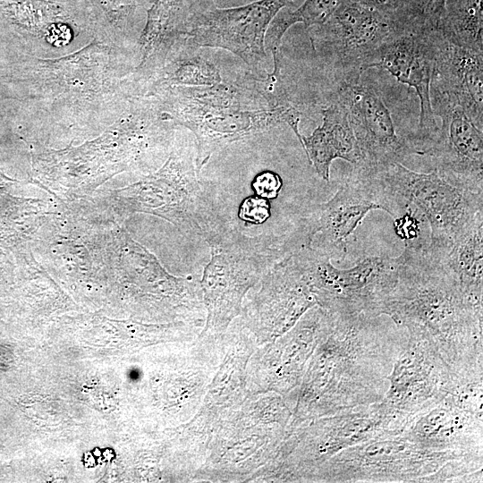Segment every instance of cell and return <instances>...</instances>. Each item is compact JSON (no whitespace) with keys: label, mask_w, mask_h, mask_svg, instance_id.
<instances>
[{"label":"cell","mask_w":483,"mask_h":483,"mask_svg":"<svg viewBox=\"0 0 483 483\" xmlns=\"http://www.w3.org/2000/svg\"><path fill=\"white\" fill-rule=\"evenodd\" d=\"M379 318L333 315L332 328L315 349L299 387L284 398L292 410L288 428L384 399L408 333Z\"/></svg>","instance_id":"obj_1"},{"label":"cell","mask_w":483,"mask_h":483,"mask_svg":"<svg viewBox=\"0 0 483 483\" xmlns=\"http://www.w3.org/2000/svg\"><path fill=\"white\" fill-rule=\"evenodd\" d=\"M426 244L405 245L381 315L424 332L458 380L483 378V308L473 304Z\"/></svg>","instance_id":"obj_2"},{"label":"cell","mask_w":483,"mask_h":483,"mask_svg":"<svg viewBox=\"0 0 483 483\" xmlns=\"http://www.w3.org/2000/svg\"><path fill=\"white\" fill-rule=\"evenodd\" d=\"M261 96L256 97H259ZM172 121L195 136L199 173L212 155L233 142L286 123L302 146V113L293 105L271 108L255 105L253 93L220 82L213 86L174 87L152 97Z\"/></svg>","instance_id":"obj_3"},{"label":"cell","mask_w":483,"mask_h":483,"mask_svg":"<svg viewBox=\"0 0 483 483\" xmlns=\"http://www.w3.org/2000/svg\"><path fill=\"white\" fill-rule=\"evenodd\" d=\"M308 241L301 221L282 235L249 236L234 226L209 245L210 259L199 280L206 318L198 337L219 340L240 316L247 293L275 263Z\"/></svg>","instance_id":"obj_4"},{"label":"cell","mask_w":483,"mask_h":483,"mask_svg":"<svg viewBox=\"0 0 483 483\" xmlns=\"http://www.w3.org/2000/svg\"><path fill=\"white\" fill-rule=\"evenodd\" d=\"M412 419L381 401L302 422L287 428L273 458L249 482H308L321 464L339 452L399 436Z\"/></svg>","instance_id":"obj_5"},{"label":"cell","mask_w":483,"mask_h":483,"mask_svg":"<svg viewBox=\"0 0 483 483\" xmlns=\"http://www.w3.org/2000/svg\"><path fill=\"white\" fill-rule=\"evenodd\" d=\"M376 182L393 218L411 207L430 227L427 247L445 250L464 235L483 211V192L474 191L435 168L419 173L393 162L364 170Z\"/></svg>","instance_id":"obj_6"},{"label":"cell","mask_w":483,"mask_h":483,"mask_svg":"<svg viewBox=\"0 0 483 483\" xmlns=\"http://www.w3.org/2000/svg\"><path fill=\"white\" fill-rule=\"evenodd\" d=\"M140 204L190 238L216 243L234 225L216 188L202 181L190 149H174L164 167L140 186Z\"/></svg>","instance_id":"obj_7"},{"label":"cell","mask_w":483,"mask_h":483,"mask_svg":"<svg viewBox=\"0 0 483 483\" xmlns=\"http://www.w3.org/2000/svg\"><path fill=\"white\" fill-rule=\"evenodd\" d=\"M477 452L433 451L402 435L363 442L346 448L323 464L308 482H426L452 460Z\"/></svg>","instance_id":"obj_8"},{"label":"cell","mask_w":483,"mask_h":483,"mask_svg":"<svg viewBox=\"0 0 483 483\" xmlns=\"http://www.w3.org/2000/svg\"><path fill=\"white\" fill-rule=\"evenodd\" d=\"M301 252L317 306L333 315L382 316V307L398 280L399 257L368 256L340 269L311 242Z\"/></svg>","instance_id":"obj_9"},{"label":"cell","mask_w":483,"mask_h":483,"mask_svg":"<svg viewBox=\"0 0 483 483\" xmlns=\"http://www.w3.org/2000/svg\"><path fill=\"white\" fill-rule=\"evenodd\" d=\"M302 245L275 263L243 300L237 318L258 346L284 335L316 305L301 252Z\"/></svg>","instance_id":"obj_10"},{"label":"cell","mask_w":483,"mask_h":483,"mask_svg":"<svg viewBox=\"0 0 483 483\" xmlns=\"http://www.w3.org/2000/svg\"><path fill=\"white\" fill-rule=\"evenodd\" d=\"M287 428L256 419L239 407L215 430L205 462L192 482H249L273 458Z\"/></svg>","instance_id":"obj_11"},{"label":"cell","mask_w":483,"mask_h":483,"mask_svg":"<svg viewBox=\"0 0 483 483\" xmlns=\"http://www.w3.org/2000/svg\"><path fill=\"white\" fill-rule=\"evenodd\" d=\"M332 325L333 315L315 305L284 335L258 345L247 366L250 395L272 392L286 398L295 392L310 357Z\"/></svg>","instance_id":"obj_12"},{"label":"cell","mask_w":483,"mask_h":483,"mask_svg":"<svg viewBox=\"0 0 483 483\" xmlns=\"http://www.w3.org/2000/svg\"><path fill=\"white\" fill-rule=\"evenodd\" d=\"M292 0H258L233 8L200 6L191 17L187 42L228 50L259 72L266 61L265 39L279 11Z\"/></svg>","instance_id":"obj_13"},{"label":"cell","mask_w":483,"mask_h":483,"mask_svg":"<svg viewBox=\"0 0 483 483\" xmlns=\"http://www.w3.org/2000/svg\"><path fill=\"white\" fill-rule=\"evenodd\" d=\"M402 22L353 0H342L311 39L329 55L342 82L357 80L369 69L383 43Z\"/></svg>","instance_id":"obj_14"},{"label":"cell","mask_w":483,"mask_h":483,"mask_svg":"<svg viewBox=\"0 0 483 483\" xmlns=\"http://www.w3.org/2000/svg\"><path fill=\"white\" fill-rule=\"evenodd\" d=\"M406 331V345L393 365L382 402L398 412L415 418L440 402L458 379L424 332Z\"/></svg>","instance_id":"obj_15"},{"label":"cell","mask_w":483,"mask_h":483,"mask_svg":"<svg viewBox=\"0 0 483 483\" xmlns=\"http://www.w3.org/2000/svg\"><path fill=\"white\" fill-rule=\"evenodd\" d=\"M336 100L347 110L365 170L401 162L411 153L409 144L396 133L389 109L381 96L362 79L342 82Z\"/></svg>","instance_id":"obj_16"},{"label":"cell","mask_w":483,"mask_h":483,"mask_svg":"<svg viewBox=\"0 0 483 483\" xmlns=\"http://www.w3.org/2000/svg\"><path fill=\"white\" fill-rule=\"evenodd\" d=\"M435 116L440 117L436 139L428 155L448 177L483 192V129L465 112L437 96H431Z\"/></svg>","instance_id":"obj_17"},{"label":"cell","mask_w":483,"mask_h":483,"mask_svg":"<svg viewBox=\"0 0 483 483\" xmlns=\"http://www.w3.org/2000/svg\"><path fill=\"white\" fill-rule=\"evenodd\" d=\"M374 209L386 212L382 195L367 174L353 169L335 194L326 202L317 205L301 221L311 242L319 235L320 247L316 249L332 258L344 249L347 237Z\"/></svg>","instance_id":"obj_18"},{"label":"cell","mask_w":483,"mask_h":483,"mask_svg":"<svg viewBox=\"0 0 483 483\" xmlns=\"http://www.w3.org/2000/svg\"><path fill=\"white\" fill-rule=\"evenodd\" d=\"M430 96L460 106L483 129V53L455 46L437 30Z\"/></svg>","instance_id":"obj_19"},{"label":"cell","mask_w":483,"mask_h":483,"mask_svg":"<svg viewBox=\"0 0 483 483\" xmlns=\"http://www.w3.org/2000/svg\"><path fill=\"white\" fill-rule=\"evenodd\" d=\"M257 347L253 335L234 319L221 337L218 365L199 411L221 421L243 403L250 396L247 366Z\"/></svg>","instance_id":"obj_20"},{"label":"cell","mask_w":483,"mask_h":483,"mask_svg":"<svg viewBox=\"0 0 483 483\" xmlns=\"http://www.w3.org/2000/svg\"><path fill=\"white\" fill-rule=\"evenodd\" d=\"M199 0H155L140 38V62L132 72L138 88L150 80L187 39Z\"/></svg>","instance_id":"obj_21"},{"label":"cell","mask_w":483,"mask_h":483,"mask_svg":"<svg viewBox=\"0 0 483 483\" xmlns=\"http://www.w3.org/2000/svg\"><path fill=\"white\" fill-rule=\"evenodd\" d=\"M401 435L433 451L483 453V415L463 409L445 396L416 416Z\"/></svg>","instance_id":"obj_22"},{"label":"cell","mask_w":483,"mask_h":483,"mask_svg":"<svg viewBox=\"0 0 483 483\" xmlns=\"http://www.w3.org/2000/svg\"><path fill=\"white\" fill-rule=\"evenodd\" d=\"M321 114L322 124L311 135L301 137V147L317 174L329 182L335 159H343L356 167L361 165L362 157L346 108L335 99Z\"/></svg>","instance_id":"obj_23"},{"label":"cell","mask_w":483,"mask_h":483,"mask_svg":"<svg viewBox=\"0 0 483 483\" xmlns=\"http://www.w3.org/2000/svg\"><path fill=\"white\" fill-rule=\"evenodd\" d=\"M427 249L456 279L465 296L483 308V211L478 214L470 229L448 249Z\"/></svg>","instance_id":"obj_24"},{"label":"cell","mask_w":483,"mask_h":483,"mask_svg":"<svg viewBox=\"0 0 483 483\" xmlns=\"http://www.w3.org/2000/svg\"><path fill=\"white\" fill-rule=\"evenodd\" d=\"M186 42L165 62V65L140 88L138 96L153 97L174 87L213 86L222 82L219 70L200 55L190 54Z\"/></svg>","instance_id":"obj_25"},{"label":"cell","mask_w":483,"mask_h":483,"mask_svg":"<svg viewBox=\"0 0 483 483\" xmlns=\"http://www.w3.org/2000/svg\"><path fill=\"white\" fill-rule=\"evenodd\" d=\"M217 427L218 421L199 411L178 426L174 438L177 480L192 482L205 462L210 440Z\"/></svg>","instance_id":"obj_26"},{"label":"cell","mask_w":483,"mask_h":483,"mask_svg":"<svg viewBox=\"0 0 483 483\" xmlns=\"http://www.w3.org/2000/svg\"><path fill=\"white\" fill-rule=\"evenodd\" d=\"M483 0H446L436 30L448 42L483 53Z\"/></svg>","instance_id":"obj_27"},{"label":"cell","mask_w":483,"mask_h":483,"mask_svg":"<svg viewBox=\"0 0 483 483\" xmlns=\"http://www.w3.org/2000/svg\"><path fill=\"white\" fill-rule=\"evenodd\" d=\"M342 0H305L296 10L285 11L276 15L266 34L267 47L278 49L282 38L293 24L301 22L309 28L324 24L335 13Z\"/></svg>","instance_id":"obj_28"},{"label":"cell","mask_w":483,"mask_h":483,"mask_svg":"<svg viewBox=\"0 0 483 483\" xmlns=\"http://www.w3.org/2000/svg\"><path fill=\"white\" fill-rule=\"evenodd\" d=\"M365 6L372 8L381 13H384L392 19L406 22L418 15H412L407 13L406 7L410 0H353Z\"/></svg>","instance_id":"obj_29"},{"label":"cell","mask_w":483,"mask_h":483,"mask_svg":"<svg viewBox=\"0 0 483 483\" xmlns=\"http://www.w3.org/2000/svg\"><path fill=\"white\" fill-rule=\"evenodd\" d=\"M270 216V204L267 199L250 196L243 199L239 208V217L245 222L259 225Z\"/></svg>","instance_id":"obj_30"},{"label":"cell","mask_w":483,"mask_h":483,"mask_svg":"<svg viewBox=\"0 0 483 483\" xmlns=\"http://www.w3.org/2000/svg\"><path fill=\"white\" fill-rule=\"evenodd\" d=\"M282 185L281 177L275 172L267 170L254 177L251 189L256 196L268 200L277 198Z\"/></svg>","instance_id":"obj_31"},{"label":"cell","mask_w":483,"mask_h":483,"mask_svg":"<svg viewBox=\"0 0 483 483\" xmlns=\"http://www.w3.org/2000/svg\"><path fill=\"white\" fill-rule=\"evenodd\" d=\"M113 26L117 31L123 30V22L134 8L132 0H100Z\"/></svg>","instance_id":"obj_32"},{"label":"cell","mask_w":483,"mask_h":483,"mask_svg":"<svg viewBox=\"0 0 483 483\" xmlns=\"http://www.w3.org/2000/svg\"><path fill=\"white\" fill-rule=\"evenodd\" d=\"M445 2L446 0H424L420 11L423 21L428 26L436 29L445 10Z\"/></svg>","instance_id":"obj_33"}]
</instances>
